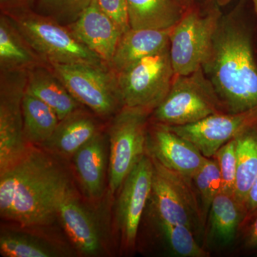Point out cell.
I'll return each instance as SVG.
<instances>
[{
    "mask_svg": "<svg viewBox=\"0 0 257 257\" xmlns=\"http://www.w3.org/2000/svg\"><path fill=\"white\" fill-rule=\"evenodd\" d=\"M26 90L52 108L60 121L82 105L48 66H37L28 71Z\"/></svg>",
    "mask_w": 257,
    "mask_h": 257,
    "instance_id": "obj_18",
    "label": "cell"
},
{
    "mask_svg": "<svg viewBox=\"0 0 257 257\" xmlns=\"http://www.w3.org/2000/svg\"><path fill=\"white\" fill-rule=\"evenodd\" d=\"M76 172L89 197H101L104 189L107 162L106 141L100 133L73 155Z\"/></svg>",
    "mask_w": 257,
    "mask_h": 257,
    "instance_id": "obj_19",
    "label": "cell"
},
{
    "mask_svg": "<svg viewBox=\"0 0 257 257\" xmlns=\"http://www.w3.org/2000/svg\"><path fill=\"white\" fill-rule=\"evenodd\" d=\"M231 1V0H215L216 4L220 7L229 4Z\"/></svg>",
    "mask_w": 257,
    "mask_h": 257,
    "instance_id": "obj_35",
    "label": "cell"
},
{
    "mask_svg": "<svg viewBox=\"0 0 257 257\" xmlns=\"http://www.w3.org/2000/svg\"><path fill=\"white\" fill-rule=\"evenodd\" d=\"M180 5L186 10L191 9V8H196V4L198 0H177Z\"/></svg>",
    "mask_w": 257,
    "mask_h": 257,
    "instance_id": "obj_34",
    "label": "cell"
},
{
    "mask_svg": "<svg viewBox=\"0 0 257 257\" xmlns=\"http://www.w3.org/2000/svg\"><path fill=\"white\" fill-rule=\"evenodd\" d=\"M28 71H1L0 173L21 160L30 145L24 135L23 101Z\"/></svg>",
    "mask_w": 257,
    "mask_h": 257,
    "instance_id": "obj_10",
    "label": "cell"
},
{
    "mask_svg": "<svg viewBox=\"0 0 257 257\" xmlns=\"http://www.w3.org/2000/svg\"><path fill=\"white\" fill-rule=\"evenodd\" d=\"M257 210V177L252 187L248 192L246 205H245V216L249 215Z\"/></svg>",
    "mask_w": 257,
    "mask_h": 257,
    "instance_id": "obj_32",
    "label": "cell"
},
{
    "mask_svg": "<svg viewBox=\"0 0 257 257\" xmlns=\"http://www.w3.org/2000/svg\"><path fill=\"white\" fill-rule=\"evenodd\" d=\"M253 3V6H254L255 11L257 13V0H252Z\"/></svg>",
    "mask_w": 257,
    "mask_h": 257,
    "instance_id": "obj_36",
    "label": "cell"
},
{
    "mask_svg": "<svg viewBox=\"0 0 257 257\" xmlns=\"http://www.w3.org/2000/svg\"><path fill=\"white\" fill-rule=\"evenodd\" d=\"M172 29L130 28L121 35L109 67L116 74L144 57L163 50L170 45Z\"/></svg>",
    "mask_w": 257,
    "mask_h": 257,
    "instance_id": "obj_16",
    "label": "cell"
},
{
    "mask_svg": "<svg viewBox=\"0 0 257 257\" xmlns=\"http://www.w3.org/2000/svg\"><path fill=\"white\" fill-rule=\"evenodd\" d=\"M151 159L154 165L150 198L152 214L167 222L187 226L197 237L204 231L207 218L192 179Z\"/></svg>",
    "mask_w": 257,
    "mask_h": 257,
    "instance_id": "obj_5",
    "label": "cell"
},
{
    "mask_svg": "<svg viewBox=\"0 0 257 257\" xmlns=\"http://www.w3.org/2000/svg\"><path fill=\"white\" fill-rule=\"evenodd\" d=\"M150 113L122 107L113 116L109 128V187L119 191L134 167L147 153Z\"/></svg>",
    "mask_w": 257,
    "mask_h": 257,
    "instance_id": "obj_8",
    "label": "cell"
},
{
    "mask_svg": "<svg viewBox=\"0 0 257 257\" xmlns=\"http://www.w3.org/2000/svg\"><path fill=\"white\" fill-rule=\"evenodd\" d=\"M23 112L24 135L29 145H42L60 122L52 108L27 90L24 94Z\"/></svg>",
    "mask_w": 257,
    "mask_h": 257,
    "instance_id": "obj_23",
    "label": "cell"
},
{
    "mask_svg": "<svg viewBox=\"0 0 257 257\" xmlns=\"http://www.w3.org/2000/svg\"><path fill=\"white\" fill-rule=\"evenodd\" d=\"M47 65L7 15L0 18V67L1 71H28Z\"/></svg>",
    "mask_w": 257,
    "mask_h": 257,
    "instance_id": "obj_21",
    "label": "cell"
},
{
    "mask_svg": "<svg viewBox=\"0 0 257 257\" xmlns=\"http://www.w3.org/2000/svg\"><path fill=\"white\" fill-rule=\"evenodd\" d=\"M32 0H0L2 12L16 8L31 7Z\"/></svg>",
    "mask_w": 257,
    "mask_h": 257,
    "instance_id": "obj_33",
    "label": "cell"
},
{
    "mask_svg": "<svg viewBox=\"0 0 257 257\" xmlns=\"http://www.w3.org/2000/svg\"><path fill=\"white\" fill-rule=\"evenodd\" d=\"M130 28L168 30L187 10L177 0H126Z\"/></svg>",
    "mask_w": 257,
    "mask_h": 257,
    "instance_id": "obj_20",
    "label": "cell"
},
{
    "mask_svg": "<svg viewBox=\"0 0 257 257\" xmlns=\"http://www.w3.org/2000/svg\"><path fill=\"white\" fill-rule=\"evenodd\" d=\"M224 112L214 86L201 67L187 75L175 76L170 92L150 119L166 126H183Z\"/></svg>",
    "mask_w": 257,
    "mask_h": 257,
    "instance_id": "obj_4",
    "label": "cell"
},
{
    "mask_svg": "<svg viewBox=\"0 0 257 257\" xmlns=\"http://www.w3.org/2000/svg\"><path fill=\"white\" fill-rule=\"evenodd\" d=\"M99 132L92 114L79 109L60 120L55 132L41 146L61 156H72Z\"/></svg>",
    "mask_w": 257,
    "mask_h": 257,
    "instance_id": "obj_17",
    "label": "cell"
},
{
    "mask_svg": "<svg viewBox=\"0 0 257 257\" xmlns=\"http://www.w3.org/2000/svg\"><path fill=\"white\" fill-rule=\"evenodd\" d=\"M79 104L99 117L114 116L122 108L116 74L108 64L48 66Z\"/></svg>",
    "mask_w": 257,
    "mask_h": 257,
    "instance_id": "obj_7",
    "label": "cell"
},
{
    "mask_svg": "<svg viewBox=\"0 0 257 257\" xmlns=\"http://www.w3.org/2000/svg\"><path fill=\"white\" fill-rule=\"evenodd\" d=\"M57 216L67 235L83 254L94 255L101 248L99 229L92 216L79 202L74 192L61 203Z\"/></svg>",
    "mask_w": 257,
    "mask_h": 257,
    "instance_id": "obj_15",
    "label": "cell"
},
{
    "mask_svg": "<svg viewBox=\"0 0 257 257\" xmlns=\"http://www.w3.org/2000/svg\"><path fill=\"white\" fill-rule=\"evenodd\" d=\"M72 193L65 171L47 153L30 146L21 160L0 173V214L26 227L50 224Z\"/></svg>",
    "mask_w": 257,
    "mask_h": 257,
    "instance_id": "obj_1",
    "label": "cell"
},
{
    "mask_svg": "<svg viewBox=\"0 0 257 257\" xmlns=\"http://www.w3.org/2000/svg\"><path fill=\"white\" fill-rule=\"evenodd\" d=\"M0 252L6 257H52L57 253L35 238L20 234H5L0 237Z\"/></svg>",
    "mask_w": 257,
    "mask_h": 257,
    "instance_id": "obj_27",
    "label": "cell"
},
{
    "mask_svg": "<svg viewBox=\"0 0 257 257\" xmlns=\"http://www.w3.org/2000/svg\"><path fill=\"white\" fill-rule=\"evenodd\" d=\"M152 216L161 240L169 252L181 257L210 256L197 242L195 235L187 226L167 222L153 214Z\"/></svg>",
    "mask_w": 257,
    "mask_h": 257,
    "instance_id": "obj_25",
    "label": "cell"
},
{
    "mask_svg": "<svg viewBox=\"0 0 257 257\" xmlns=\"http://www.w3.org/2000/svg\"><path fill=\"white\" fill-rule=\"evenodd\" d=\"M147 153L164 167L191 179L207 159L168 126L153 122L148 127Z\"/></svg>",
    "mask_w": 257,
    "mask_h": 257,
    "instance_id": "obj_13",
    "label": "cell"
},
{
    "mask_svg": "<svg viewBox=\"0 0 257 257\" xmlns=\"http://www.w3.org/2000/svg\"><path fill=\"white\" fill-rule=\"evenodd\" d=\"M209 212L211 234L221 243L231 242L245 216L242 206L234 194L221 192L211 202Z\"/></svg>",
    "mask_w": 257,
    "mask_h": 257,
    "instance_id": "obj_24",
    "label": "cell"
},
{
    "mask_svg": "<svg viewBox=\"0 0 257 257\" xmlns=\"http://www.w3.org/2000/svg\"><path fill=\"white\" fill-rule=\"evenodd\" d=\"M235 139L237 172L234 196L245 210L248 192L257 177V122L243 130Z\"/></svg>",
    "mask_w": 257,
    "mask_h": 257,
    "instance_id": "obj_22",
    "label": "cell"
},
{
    "mask_svg": "<svg viewBox=\"0 0 257 257\" xmlns=\"http://www.w3.org/2000/svg\"><path fill=\"white\" fill-rule=\"evenodd\" d=\"M92 0H32V10L54 19L61 25L72 23L82 14Z\"/></svg>",
    "mask_w": 257,
    "mask_h": 257,
    "instance_id": "obj_28",
    "label": "cell"
},
{
    "mask_svg": "<svg viewBox=\"0 0 257 257\" xmlns=\"http://www.w3.org/2000/svg\"><path fill=\"white\" fill-rule=\"evenodd\" d=\"M47 66L52 64H107L78 41L65 25L29 7L2 12Z\"/></svg>",
    "mask_w": 257,
    "mask_h": 257,
    "instance_id": "obj_3",
    "label": "cell"
},
{
    "mask_svg": "<svg viewBox=\"0 0 257 257\" xmlns=\"http://www.w3.org/2000/svg\"><path fill=\"white\" fill-rule=\"evenodd\" d=\"M256 122L257 106L240 112L211 115L194 124L167 126L210 158L223 145Z\"/></svg>",
    "mask_w": 257,
    "mask_h": 257,
    "instance_id": "obj_12",
    "label": "cell"
},
{
    "mask_svg": "<svg viewBox=\"0 0 257 257\" xmlns=\"http://www.w3.org/2000/svg\"><path fill=\"white\" fill-rule=\"evenodd\" d=\"M212 157L220 171L221 192L234 194L237 172L236 139L223 145Z\"/></svg>",
    "mask_w": 257,
    "mask_h": 257,
    "instance_id": "obj_29",
    "label": "cell"
},
{
    "mask_svg": "<svg viewBox=\"0 0 257 257\" xmlns=\"http://www.w3.org/2000/svg\"><path fill=\"white\" fill-rule=\"evenodd\" d=\"M202 68L226 112L257 106V65L243 27L221 19Z\"/></svg>",
    "mask_w": 257,
    "mask_h": 257,
    "instance_id": "obj_2",
    "label": "cell"
},
{
    "mask_svg": "<svg viewBox=\"0 0 257 257\" xmlns=\"http://www.w3.org/2000/svg\"><path fill=\"white\" fill-rule=\"evenodd\" d=\"M65 26L78 41L109 65L121 33L99 8L97 0H92L77 20Z\"/></svg>",
    "mask_w": 257,
    "mask_h": 257,
    "instance_id": "obj_14",
    "label": "cell"
},
{
    "mask_svg": "<svg viewBox=\"0 0 257 257\" xmlns=\"http://www.w3.org/2000/svg\"><path fill=\"white\" fill-rule=\"evenodd\" d=\"M99 8L114 22L121 35L130 29L126 0H97Z\"/></svg>",
    "mask_w": 257,
    "mask_h": 257,
    "instance_id": "obj_30",
    "label": "cell"
},
{
    "mask_svg": "<svg viewBox=\"0 0 257 257\" xmlns=\"http://www.w3.org/2000/svg\"><path fill=\"white\" fill-rule=\"evenodd\" d=\"M242 231L244 246L248 248H257V210L244 216L239 231Z\"/></svg>",
    "mask_w": 257,
    "mask_h": 257,
    "instance_id": "obj_31",
    "label": "cell"
},
{
    "mask_svg": "<svg viewBox=\"0 0 257 257\" xmlns=\"http://www.w3.org/2000/svg\"><path fill=\"white\" fill-rule=\"evenodd\" d=\"M192 182L207 218L211 202L221 192L220 171L213 157L206 159L200 168L192 177Z\"/></svg>",
    "mask_w": 257,
    "mask_h": 257,
    "instance_id": "obj_26",
    "label": "cell"
},
{
    "mask_svg": "<svg viewBox=\"0 0 257 257\" xmlns=\"http://www.w3.org/2000/svg\"><path fill=\"white\" fill-rule=\"evenodd\" d=\"M116 74L122 107L151 114L170 92L175 77L170 45Z\"/></svg>",
    "mask_w": 257,
    "mask_h": 257,
    "instance_id": "obj_6",
    "label": "cell"
},
{
    "mask_svg": "<svg viewBox=\"0 0 257 257\" xmlns=\"http://www.w3.org/2000/svg\"><path fill=\"white\" fill-rule=\"evenodd\" d=\"M218 8L203 13L197 7L187 10L171 30L170 52L175 76L187 75L201 68L221 20Z\"/></svg>",
    "mask_w": 257,
    "mask_h": 257,
    "instance_id": "obj_9",
    "label": "cell"
},
{
    "mask_svg": "<svg viewBox=\"0 0 257 257\" xmlns=\"http://www.w3.org/2000/svg\"><path fill=\"white\" fill-rule=\"evenodd\" d=\"M154 165L146 153L134 167L119 189L116 221L123 246L133 249L136 244L142 218L151 195Z\"/></svg>",
    "mask_w": 257,
    "mask_h": 257,
    "instance_id": "obj_11",
    "label": "cell"
}]
</instances>
